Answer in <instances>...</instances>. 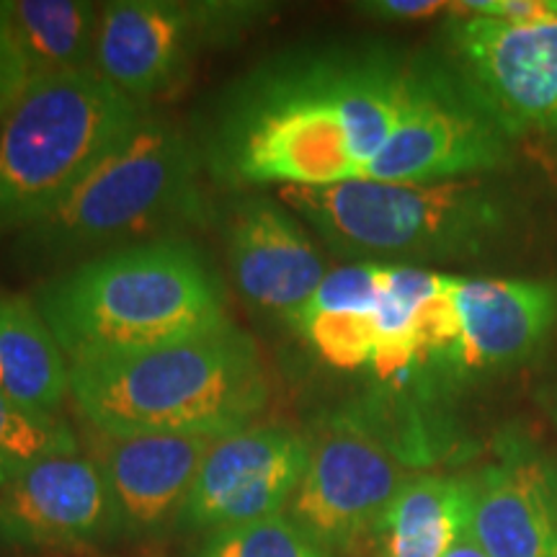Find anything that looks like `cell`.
<instances>
[{
	"label": "cell",
	"mask_w": 557,
	"mask_h": 557,
	"mask_svg": "<svg viewBox=\"0 0 557 557\" xmlns=\"http://www.w3.org/2000/svg\"><path fill=\"white\" fill-rule=\"evenodd\" d=\"M111 540H120L114 511L90 457H47L0 472L3 553H73Z\"/></svg>",
	"instance_id": "obj_12"
},
{
	"label": "cell",
	"mask_w": 557,
	"mask_h": 557,
	"mask_svg": "<svg viewBox=\"0 0 557 557\" xmlns=\"http://www.w3.org/2000/svg\"><path fill=\"white\" fill-rule=\"evenodd\" d=\"M145 116L148 109L96 70L32 78L0 124V238L58 209Z\"/></svg>",
	"instance_id": "obj_6"
},
{
	"label": "cell",
	"mask_w": 557,
	"mask_h": 557,
	"mask_svg": "<svg viewBox=\"0 0 557 557\" xmlns=\"http://www.w3.org/2000/svg\"><path fill=\"white\" fill-rule=\"evenodd\" d=\"M444 9H449V5L436 3V0H372V3H359V11L364 16L380 21H418L434 16Z\"/></svg>",
	"instance_id": "obj_24"
},
{
	"label": "cell",
	"mask_w": 557,
	"mask_h": 557,
	"mask_svg": "<svg viewBox=\"0 0 557 557\" xmlns=\"http://www.w3.org/2000/svg\"><path fill=\"white\" fill-rule=\"evenodd\" d=\"M410 60L387 50L292 47L250 65L209 109L194 145L230 191L361 181L406 107Z\"/></svg>",
	"instance_id": "obj_1"
},
{
	"label": "cell",
	"mask_w": 557,
	"mask_h": 557,
	"mask_svg": "<svg viewBox=\"0 0 557 557\" xmlns=\"http://www.w3.org/2000/svg\"><path fill=\"white\" fill-rule=\"evenodd\" d=\"M94 462L107 485L116 537L145 540L176 527L207 451L209 436H103Z\"/></svg>",
	"instance_id": "obj_14"
},
{
	"label": "cell",
	"mask_w": 557,
	"mask_h": 557,
	"mask_svg": "<svg viewBox=\"0 0 557 557\" xmlns=\"http://www.w3.org/2000/svg\"><path fill=\"white\" fill-rule=\"evenodd\" d=\"M472 496V475H413L382 517L372 557H447L468 534Z\"/></svg>",
	"instance_id": "obj_18"
},
{
	"label": "cell",
	"mask_w": 557,
	"mask_h": 557,
	"mask_svg": "<svg viewBox=\"0 0 557 557\" xmlns=\"http://www.w3.org/2000/svg\"><path fill=\"white\" fill-rule=\"evenodd\" d=\"M278 199L348 263L421 267L468 261L493 248L508 225L506 199L483 178L447 184L346 181L278 189Z\"/></svg>",
	"instance_id": "obj_5"
},
{
	"label": "cell",
	"mask_w": 557,
	"mask_h": 557,
	"mask_svg": "<svg viewBox=\"0 0 557 557\" xmlns=\"http://www.w3.org/2000/svg\"><path fill=\"white\" fill-rule=\"evenodd\" d=\"M65 455H81L78 436L65 418L21 408L0 395V472Z\"/></svg>",
	"instance_id": "obj_21"
},
{
	"label": "cell",
	"mask_w": 557,
	"mask_h": 557,
	"mask_svg": "<svg viewBox=\"0 0 557 557\" xmlns=\"http://www.w3.org/2000/svg\"><path fill=\"white\" fill-rule=\"evenodd\" d=\"M194 557H336L292 524L287 513L207 534Z\"/></svg>",
	"instance_id": "obj_22"
},
{
	"label": "cell",
	"mask_w": 557,
	"mask_h": 557,
	"mask_svg": "<svg viewBox=\"0 0 557 557\" xmlns=\"http://www.w3.org/2000/svg\"><path fill=\"white\" fill-rule=\"evenodd\" d=\"M197 145L176 124L148 114L135 137L99 165L58 209L9 248L26 274H60L135 243L184 238L209 220Z\"/></svg>",
	"instance_id": "obj_4"
},
{
	"label": "cell",
	"mask_w": 557,
	"mask_h": 557,
	"mask_svg": "<svg viewBox=\"0 0 557 557\" xmlns=\"http://www.w3.org/2000/svg\"><path fill=\"white\" fill-rule=\"evenodd\" d=\"M447 65L508 135L557 132V13L504 21L455 13Z\"/></svg>",
	"instance_id": "obj_10"
},
{
	"label": "cell",
	"mask_w": 557,
	"mask_h": 557,
	"mask_svg": "<svg viewBox=\"0 0 557 557\" xmlns=\"http://www.w3.org/2000/svg\"><path fill=\"white\" fill-rule=\"evenodd\" d=\"M32 78L96 70L103 5L90 0H5Z\"/></svg>",
	"instance_id": "obj_20"
},
{
	"label": "cell",
	"mask_w": 557,
	"mask_h": 557,
	"mask_svg": "<svg viewBox=\"0 0 557 557\" xmlns=\"http://www.w3.org/2000/svg\"><path fill=\"white\" fill-rule=\"evenodd\" d=\"M0 395L21 408L60 416L70 367L34 299L0 289Z\"/></svg>",
	"instance_id": "obj_19"
},
{
	"label": "cell",
	"mask_w": 557,
	"mask_h": 557,
	"mask_svg": "<svg viewBox=\"0 0 557 557\" xmlns=\"http://www.w3.org/2000/svg\"><path fill=\"white\" fill-rule=\"evenodd\" d=\"M382 263H346L329 271L287 329L336 369H369L377 348Z\"/></svg>",
	"instance_id": "obj_17"
},
{
	"label": "cell",
	"mask_w": 557,
	"mask_h": 557,
	"mask_svg": "<svg viewBox=\"0 0 557 557\" xmlns=\"http://www.w3.org/2000/svg\"><path fill=\"white\" fill-rule=\"evenodd\" d=\"M508 156L511 135L447 62L410 60L406 107L364 178L382 184L468 181L498 171Z\"/></svg>",
	"instance_id": "obj_9"
},
{
	"label": "cell",
	"mask_w": 557,
	"mask_h": 557,
	"mask_svg": "<svg viewBox=\"0 0 557 557\" xmlns=\"http://www.w3.org/2000/svg\"><path fill=\"white\" fill-rule=\"evenodd\" d=\"M308 457L310 436L282 423H253L218 438L176 527L212 534L287 513Z\"/></svg>",
	"instance_id": "obj_11"
},
{
	"label": "cell",
	"mask_w": 557,
	"mask_h": 557,
	"mask_svg": "<svg viewBox=\"0 0 557 557\" xmlns=\"http://www.w3.org/2000/svg\"><path fill=\"white\" fill-rule=\"evenodd\" d=\"M472 478L468 532L487 557H557V478L537 451L506 444Z\"/></svg>",
	"instance_id": "obj_16"
},
{
	"label": "cell",
	"mask_w": 557,
	"mask_h": 557,
	"mask_svg": "<svg viewBox=\"0 0 557 557\" xmlns=\"http://www.w3.org/2000/svg\"><path fill=\"white\" fill-rule=\"evenodd\" d=\"M367 410L333 416L310 434L305 475L287 517L318 547L354 553L374 540L382 517L413 472Z\"/></svg>",
	"instance_id": "obj_8"
},
{
	"label": "cell",
	"mask_w": 557,
	"mask_h": 557,
	"mask_svg": "<svg viewBox=\"0 0 557 557\" xmlns=\"http://www.w3.org/2000/svg\"><path fill=\"white\" fill-rule=\"evenodd\" d=\"M459 341L447 380L532 357L557 323V287L532 278L455 276Z\"/></svg>",
	"instance_id": "obj_15"
},
{
	"label": "cell",
	"mask_w": 557,
	"mask_h": 557,
	"mask_svg": "<svg viewBox=\"0 0 557 557\" xmlns=\"http://www.w3.org/2000/svg\"><path fill=\"white\" fill-rule=\"evenodd\" d=\"M447 557H487V555L483 553V549L478 547V542L472 540V537H470V532H468V534H465L462 540L457 542L455 547L449 549Z\"/></svg>",
	"instance_id": "obj_25"
},
{
	"label": "cell",
	"mask_w": 557,
	"mask_h": 557,
	"mask_svg": "<svg viewBox=\"0 0 557 557\" xmlns=\"http://www.w3.org/2000/svg\"><path fill=\"white\" fill-rule=\"evenodd\" d=\"M70 398L103 436H209L253 426L269 406L261 354L238 325L122 359L70 367Z\"/></svg>",
	"instance_id": "obj_3"
},
{
	"label": "cell",
	"mask_w": 557,
	"mask_h": 557,
	"mask_svg": "<svg viewBox=\"0 0 557 557\" xmlns=\"http://www.w3.org/2000/svg\"><path fill=\"white\" fill-rule=\"evenodd\" d=\"M555 418H557V398H555Z\"/></svg>",
	"instance_id": "obj_26"
},
{
	"label": "cell",
	"mask_w": 557,
	"mask_h": 557,
	"mask_svg": "<svg viewBox=\"0 0 557 557\" xmlns=\"http://www.w3.org/2000/svg\"><path fill=\"white\" fill-rule=\"evenodd\" d=\"M227 267L253 312L287 325L329 269L302 220L278 197L248 194L230 212Z\"/></svg>",
	"instance_id": "obj_13"
},
{
	"label": "cell",
	"mask_w": 557,
	"mask_h": 557,
	"mask_svg": "<svg viewBox=\"0 0 557 557\" xmlns=\"http://www.w3.org/2000/svg\"><path fill=\"white\" fill-rule=\"evenodd\" d=\"M75 364L122 359L227 329V295L186 238L135 243L52 274L34 292Z\"/></svg>",
	"instance_id": "obj_2"
},
{
	"label": "cell",
	"mask_w": 557,
	"mask_h": 557,
	"mask_svg": "<svg viewBox=\"0 0 557 557\" xmlns=\"http://www.w3.org/2000/svg\"><path fill=\"white\" fill-rule=\"evenodd\" d=\"M32 73L13 34L9 3L0 0V120L11 114L24 90L29 88Z\"/></svg>",
	"instance_id": "obj_23"
},
{
	"label": "cell",
	"mask_w": 557,
	"mask_h": 557,
	"mask_svg": "<svg viewBox=\"0 0 557 557\" xmlns=\"http://www.w3.org/2000/svg\"><path fill=\"white\" fill-rule=\"evenodd\" d=\"M271 9L246 0H114L101 11L96 73L148 109L186 86L201 52L240 41Z\"/></svg>",
	"instance_id": "obj_7"
}]
</instances>
